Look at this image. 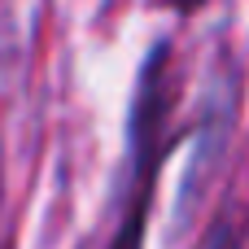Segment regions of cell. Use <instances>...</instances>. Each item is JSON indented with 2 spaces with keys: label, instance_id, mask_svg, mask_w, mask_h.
Masks as SVG:
<instances>
[{
  "label": "cell",
  "instance_id": "obj_1",
  "mask_svg": "<svg viewBox=\"0 0 249 249\" xmlns=\"http://www.w3.org/2000/svg\"><path fill=\"white\" fill-rule=\"evenodd\" d=\"M206 249H241V232H236V223H219L214 232H210V245Z\"/></svg>",
  "mask_w": 249,
  "mask_h": 249
},
{
  "label": "cell",
  "instance_id": "obj_2",
  "mask_svg": "<svg viewBox=\"0 0 249 249\" xmlns=\"http://www.w3.org/2000/svg\"><path fill=\"white\" fill-rule=\"evenodd\" d=\"M153 4H166V9H175V13H193V9H201V4H210V0H153Z\"/></svg>",
  "mask_w": 249,
  "mask_h": 249
}]
</instances>
